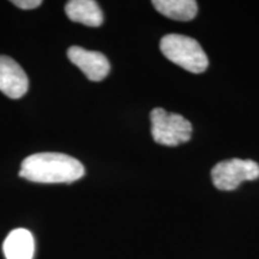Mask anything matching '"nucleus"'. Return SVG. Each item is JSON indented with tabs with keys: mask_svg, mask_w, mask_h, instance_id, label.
I'll return each instance as SVG.
<instances>
[{
	"mask_svg": "<svg viewBox=\"0 0 259 259\" xmlns=\"http://www.w3.org/2000/svg\"><path fill=\"white\" fill-rule=\"evenodd\" d=\"M85 169L77 158L60 153H38L25 157L19 177L34 183H73L84 176Z\"/></svg>",
	"mask_w": 259,
	"mask_h": 259,
	"instance_id": "f257e3e1",
	"label": "nucleus"
},
{
	"mask_svg": "<svg viewBox=\"0 0 259 259\" xmlns=\"http://www.w3.org/2000/svg\"><path fill=\"white\" fill-rule=\"evenodd\" d=\"M160 48L168 60L189 72L202 73L208 69V57L198 41L192 37L168 34L161 38Z\"/></svg>",
	"mask_w": 259,
	"mask_h": 259,
	"instance_id": "f03ea898",
	"label": "nucleus"
},
{
	"mask_svg": "<svg viewBox=\"0 0 259 259\" xmlns=\"http://www.w3.org/2000/svg\"><path fill=\"white\" fill-rule=\"evenodd\" d=\"M151 135L156 143L164 147H178L192 136V124L178 113L154 108L150 113Z\"/></svg>",
	"mask_w": 259,
	"mask_h": 259,
	"instance_id": "7ed1b4c3",
	"label": "nucleus"
},
{
	"mask_svg": "<svg viewBox=\"0 0 259 259\" xmlns=\"http://www.w3.org/2000/svg\"><path fill=\"white\" fill-rule=\"evenodd\" d=\"M259 164L252 160L231 158L219 162L211 169V179L218 190L233 191L244 181L257 180Z\"/></svg>",
	"mask_w": 259,
	"mask_h": 259,
	"instance_id": "20e7f679",
	"label": "nucleus"
},
{
	"mask_svg": "<svg viewBox=\"0 0 259 259\" xmlns=\"http://www.w3.org/2000/svg\"><path fill=\"white\" fill-rule=\"evenodd\" d=\"M67 57L71 63L76 65L92 82H100L105 79L111 70L108 59L100 52L84 50L79 46H72L67 51Z\"/></svg>",
	"mask_w": 259,
	"mask_h": 259,
	"instance_id": "39448f33",
	"label": "nucleus"
},
{
	"mask_svg": "<svg viewBox=\"0 0 259 259\" xmlns=\"http://www.w3.org/2000/svg\"><path fill=\"white\" fill-rule=\"evenodd\" d=\"M29 88L28 76L21 65L6 56H0V92L10 99H21Z\"/></svg>",
	"mask_w": 259,
	"mask_h": 259,
	"instance_id": "423d86ee",
	"label": "nucleus"
},
{
	"mask_svg": "<svg viewBox=\"0 0 259 259\" xmlns=\"http://www.w3.org/2000/svg\"><path fill=\"white\" fill-rule=\"evenodd\" d=\"M65 12L72 22L88 27H100L103 23V12L94 0H71L65 5Z\"/></svg>",
	"mask_w": 259,
	"mask_h": 259,
	"instance_id": "0eeeda50",
	"label": "nucleus"
},
{
	"mask_svg": "<svg viewBox=\"0 0 259 259\" xmlns=\"http://www.w3.org/2000/svg\"><path fill=\"white\" fill-rule=\"evenodd\" d=\"M3 250L6 259H32L35 252L34 238L27 229H15L5 239Z\"/></svg>",
	"mask_w": 259,
	"mask_h": 259,
	"instance_id": "6e6552de",
	"label": "nucleus"
},
{
	"mask_svg": "<svg viewBox=\"0 0 259 259\" xmlns=\"http://www.w3.org/2000/svg\"><path fill=\"white\" fill-rule=\"evenodd\" d=\"M153 5L160 14L174 21H192L198 11L194 0H154Z\"/></svg>",
	"mask_w": 259,
	"mask_h": 259,
	"instance_id": "1a4fd4ad",
	"label": "nucleus"
},
{
	"mask_svg": "<svg viewBox=\"0 0 259 259\" xmlns=\"http://www.w3.org/2000/svg\"><path fill=\"white\" fill-rule=\"evenodd\" d=\"M12 4H15L17 8L23 10L36 9L42 4L41 0H14Z\"/></svg>",
	"mask_w": 259,
	"mask_h": 259,
	"instance_id": "9d476101",
	"label": "nucleus"
}]
</instances>
